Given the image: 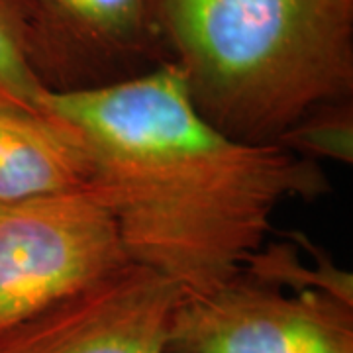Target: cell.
<instances>
[{"label":"cell","mask_w":353,"mask_h":353,"mask_svg":"<svg viewBox=\"0 0 353 353\" xmlns=\"http://www.w3.org/2000/svg\"><path fill=\"white\" fill-rule=\"evenodd\" d=\"M39 102L85 139L92 187L130 263L173 281L183 296L240 277L283 202L316 201L332 189L320 163L208 124L173 61L112 83L48 90Z\"/></svg>","instance_id":"1"},{"label":"cell","mask_w":353,"mask_h":353,"mask_svg":"<svg viewBox=\"0 0 353 353\" xmlns=\"http://www.w3.org/2000/svg\"><path fill=\"white\" fill-rule=\"evenodd\" d=\"M201 116L230 138L277 143L353 94V0H150Z\"/></svg>","instance_id":"2"},{"label":"cell","mask_w":353,"mask_h":353,"mask_svg":"<svg viewBox=\"0 0 353 353\" xmlns=\"http://www.w3.org/2000/svg\"><path fill=\"white\" fill-rule=\"evenodd\" d=\"M130 263L94 187L0 202V334Z\"/></svg>","instance_id":"3"},{"label":"cell","mask_w":353,"mask_h":353,"mask_svg":"<svg viewBox=\"0 0 353 353\" xmlns=\"http://www.w3.org/2000/svg\"><path fill=\"white\" fill-rule=\"evenodd\" d=\"M165 353H353V306L245 277L183 296Z\"/></svg>","instance_id":"4"},{"label":"cell","mask_w":353,"mask_h":353,"mask_svg":"<svg viewBox=\"0 0 353 353\" xmlns=\"http://www.w3.org/2000/svg\"><path fill=\"white\" fill-rule=\"evenodd\" d=\"M181 299L173 281L126 263L0 334V353H165Z\"/></svg>","instance_id":"5"},{"label":"cell","mask_w":353,"mask_h":353,"mask_svg":"<svg viewBox=\"0 0 353 353\" xmlns=\"http://www.w3.org/2000/svg\"><path fill=\"white\" fill-rule=\"evenodd\" d=\"M46 85L152 53L159 43L150 0H32Z\"/></svg>","instance_id":"6"},{"label":"cell","mask_w":353,"mask_h":353,"mask_svg":"<svg viewBox=\"0 0 353 353\" xmlns=\"http://www.w3.org/2000/svg\"><path fill=\"white\" fill-rule=\"evenodd\" d=\"M94 165L87 143L51 108L0 99V202L87 189Z\"/></svg>","instance_id":"7"},{"label":"cell","mask_w":353,"mask_h":353,"mask_svg":"<svg viewBox=\"0 0 353 353\" xmlns=\"http://www.w3.org/2000/svg\"><path fill=\"white\" fill-rule=\"evenodd\" d=\"M48 90L38 67L32 0H0V99L39 104Z\"/></svg>","instance_id":"8"},{"label":"cell","mask_w":353,"mask_h":353,"mask_svg":"<svg viewBox=\"0 0 353 353\" xmlns=\"http://www.w3.org/2000/svg\"><path fill=\"white\" fill-rule=\"evenodd\" d=\"M314 252L316 245H312V259H314ZM308 265L310 263L301 259L296 245L271 243L253 253L241 273L253 281L267 283L279 289L292 290V292L314 290L328 294L347 306H353L352 273L332 263L328 255L320 263H316V267H308Z\"/></svg>","instance_id":"9"},{"label":"cell","mask_w":353,"mask_h":353,"mask_svg":"<svg viewBox=\"0 0 353 353\" xmlns=\"http://www.w3.org/2000/svg\"><path fill=\"white\" fill-rule=\"evenodd\" d=\"M277 145L316 163L330 159L350 165L353 161L352 102L326 104L306 114L277 139Z\"/></svg>","instance_id":"10"}]
</instances>
